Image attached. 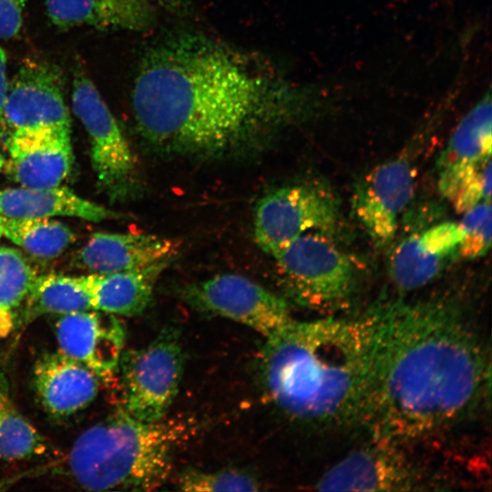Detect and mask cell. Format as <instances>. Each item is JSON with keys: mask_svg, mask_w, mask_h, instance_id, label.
<instances>
[{"mask_svg": "<svg viewBox=\"0 0 492 492\" xmlns=\"http://www.w3.org/2000/svg\"><path fill=\"white\" fill-rule=\"evenodd\" d=\"M150 4H157L169 9H178L186 4V0H148Z\"/></svg>", "mask_w": 492, "mask_h": 492, "instance_id": "obj_30", "label": "cell"}, {"mask_svg": "<svg viewBox=\"0 0 492 492\" xmlns=\"http://www.w3.org/2000/svg\"><path fill=\"white\" fill-rule=\"evenodd\" d=\"M45 5L49 20L60 29L141 31L155 18L148 0H46Z\"/></svg>", "mask_w": 492, "mask_h": 492, "instance_id": "obj_19", "label": "cell"}, {"mask_svg": "<svg viewBox=\"0 0 492 492\" xmlns=\"http://www.w3.org/2000/svg\"><path fill=\"white\" fill-rule=\"evenodd\" d=\"M332 466L316 482L321 491H418L436 483L400 448L373 438Z\"/></svg>", "mask_w": 492, "mask_h": 492, "instance_id": "obj_10", "label": "cell"}, {"mask_svg": "<svg viewBox=\"0 0 492 492\" xmlns=\"http://www.w3.org/2000/svg\"><path fill=\"white\" fill-rule=\"evenodd\" d=\"M272 257L288 293L302 306L334 313L352 302L357 268L324 231L304 233Z\"/></svg>", "mask_w": 492, "mask_h": 492, "instance_id": "obj_5", "label": "cell"}, {"mask_svg": "<svg viewBox=\"0 0 492 492\" xmlns=\"http://www.w3.org/2000/svg\"><path fill=\"white\" fill-rule=\"evenodd\" d=\"M490 356L453 303L382 305L372 381L359 424L405 445L463 422L488 398Z\"/></svg>", "mask_w": 492, "mask_h": 492, "instance_id": "obj_2", "label": "cell"}, {"mask_svg": "<svg viewBox=\"0 0 492 492\" xmlns=\"http://www.w3.org/2000/svg\"><path fill=\"white\" fill-rule=\"evenodd\" d=\"M180 243L155 234L96 232L77 255L78 265L91 273H109L146 268L173 260Z\"/></svg>", "mask_w": 492, "mask_h": 492, "instance_id": "obj_17", "label": "cell"}, {"mask_svg": "<svg viewBox=\"0 0 492 492\" xmlns=\"http://www.w3.org/2000/svg\"><path fill=\"white\" fill-rule=\"evenodd\" d=\"M27 0H0V39L15 37L23 23Z\"/></svg>", "mask_w": 492, "mask_h": 492, "instance_id": "obj_28", "label": "cell"}, {"mask_svg": "<svg viewBox=\"0 0 492 492\" xmlns=\"http://www.w3.org/2000/svg\"><path fill=\"white\" fill-rule=\"evenodd\" d=\"M5 124L6 137L71 132L62 76L54 65L35 58L26 59L20 65L9 84Z\"/></svg>", "mask_w": 492, "mask_h": 492, "instance_id": "obj_11", "label": "cell"}, {"mask_svg": "<svg viewBox=\"0 0 492 492\" xmlns=\"http://www.w3.org/2000/svg\"><path fill=\"white\" fill-rule=\"evenodd\" d=\"M3 220H4V216L0 215V237H2L4 234Z\"/></svg>", "mask_w": 492, "mask_h": 492, "instance_id": "obj_32", "label": "cell"}, {"mask_svg": "<svg viewBox=\"0 0 492 492\" xmlns=\"http://www.w3.org/2000/svg\"><path fill=\"white\" fill-rule=\"evenodd\" d=\"M491 201H482L464 212L458 223L462 240L457 255L463 259H477L484 256L491 246Z\"/></svg>", "mask_w": 492, "mask_h": 492, "instance_id": "obj_27", "label": "cell"}, {"mask_svg": "<svg viewBox=\"0 0 492 492\" xmlns=\"http://www.w3.org/2000/svg\"><path fill=\"white\" fill-rule=\"evenodd\" d=\"M125 337L124 326L116 315L93 309L60 315L56 323L58 351L100 378L118 368Z\"/></svg>", "mask_w": 492, "mask_h": 492, "instance_id": "obj_13", "label": "cell"}, {"mask_svg": "<svg viewBox=\"0 0 492 492\" xmlns=\"http://www.w3.org/2000/svg\"><path fill=\"white\" fill-rule=\"evenodd\" d=\"M172 260H164L146 268L83 276L91 308L106 313L133 316L149 304L154 287Z\"/></svg>", "mask_w": 492, "mask_h": 492, "instance_id": "obj_20", "label": "cell"}, {"mask_svg": "<svg viewBox=\"0 0 492 492\" xmlns=\"http://www.w3.org/2000/svg\"><path fill=\"white\" fill-rule=\"evenodd\" d=\"M184 354L177 328H164L148 345L123 352L118 362L124 411L144 422L166 416L179 392Z\"/></svg>", "mask_w": 492, "mask_h": 492, "instance_id": "obj_6", "label": "cell"}, {"mask_svg": "<svg viewBox=\"0 0 492 492\" xmlns=\"http://www.w3.org/2000/svg\"><path fill=\"white\" fill-rule=\"evenodd\" d=\"M4 166H5V158L0 150V172L2 171Z\"/></svg>", "mask_w": 492, "mask_h": 492, "instance_id": "obj_31", "label": "cell"}, {"mask_svg": "<svg viewBox=\"0 0 492 492\" xmlns=\"http://www.w3.org/2000/svg\"><path fill=\"white\" fill-rule=\"evenodd\" d=\"M0 215L8 218L67 216L99 222L121 214L86 200L66 187L11 188L0 190Z\"/></svg>", "mask_w": 492, "mask_h": 492, "instance_id": "obj_21", "label": "cell"}, {"mask_svg": "<svg viewBox=\"0 0 492 492\" xmlns=\"http://www.w3.org/2000/svg\"><path fill=\"white\" fill-rule=\"evenodd\" d=\"M338 216L337 200L323 186L281 187L260 200L254 216V239L264 252L273 256L304 233L332 230Z\"/></svg>", "mask_w": 492, "mask_h": 492, "instance_id": "obj_8", "label": "cell"}, {"mask_svg": "<svg viewBox=\"0 0 492 492\" xmlns=\"http://www.w3.org/2000/svg\"><path fill=\"white\" fill-rule=\"evenodd\" d=\"M9 83L6 74V55L0 46V139L5 140V107L7 98Z\"/></svg>", "mask_w": 492, "mask_h": 492, "instance_id": "obj_29", "label": "cell"}, {"mask_svg": "<svg viewBox=\"0 0 492 492\" xmlns=\"http://www.w3.org/2000/svg\"><path fill=\"white\" fill-rule=\"evenodd\" d=\"M382 305L359 316L292 319L266 338L260 374L289 417L323 427L359 423L370 388Z\"/></svg>", "mask_w": 492, "mask_h": 492, "instance_id": "obj_3", "label": "cell"}, {"mask_svg": "<svg viewBox=\"0 0 492 492\" xmlns=\"http://www.w3.org/2000/svg\"><path fill=\"white\" fill-rule=\"evenodd\" d=\"M6 171L23 187L60 186L73 165L71 132H39L6 137Z\"/></svg>", "mask_w": 492, "mask_h": 492, "instance_id": "obj_15", "label": "cell"}, {"mask_svg": "<svg viewBox=\"0 0 492 492\" xmlns=\"http://www.w3.org/2000/svg\"><path fill=\"white\" fill-rule=\"evenodd\" d=\"M4 234L32 256L52 259L74 241L71 229L50 218H8L4 216Z\"/></svg>", "mask_w": 492, "mask_h": 492, "instance_id": "obj_24", "label": "cell"}, {"mask_svg": "<svg viewBox=\"0 0 492 492\" xmlns=\"http://www.w3.org/2000/svg\"><path fill=\"white\" fill-rule=\"evenodd\" d=\"M48 451L46 438L15 405L8 380L0 368V460H26Z\"/></svg>", "mask_w": 492, "mask_h": 492, "instance_id": "obj_23", "label": "cell"}, {"mask_svg": "<svg viewBox=\"0 0 492 492\" xmlns=\"http://www.w3.org/2000/svg\"><path fill=\"white\" fill-rule=\"evenodd\" d=\"M462 236L458 223L445 221L403 239L390 255L389 273L394 284L409 292L430 283L457 254Z\"/></svg>", "mask_w": 492, "mask_h": 492, "instance_id": "obj_14", "label": "cell"}, {"mask_svg": "<svg viewBox=\"0 0 492 492\" xmlns=\"http://www.w3.org/2000/svg\"><path fill=\"white\" fill-rule=\"evenodd\" d=\"M179 296L194 310L240 323L265 338L293 319L282 298L239 274H219L188 284Z\"/></svg>", "mask_w": 492, "mask_h": 492, "instance_id": "obj_9", "label": "cell"}, {"mask_svg": "<svg viewBox=\"0 0 492 492\" xmlns=\"http://www.w3.org/2000/svg\"><path fill=\"white\" fill-rule=\"evenodd\" d=\"M24 302V322L92 309L83 276L36 275Z\"/></svg>", "mask_w": 492, "mask_h": 492, "instance_id": "obj_22", "label": "cell"}, {"mask_svg": "<svg viewBox=\"0 0 492 492\" xmlns=\"http://www.w3.org/2000/svg\"><path fill=\"white\" fill-rule=\"evenodd\" d=\"M415 181V167L406 158L398 157L374 168L355 186L354 214L375 246L384 248L394 241Z\"/></svg>", "mask_w": 492, "mask_h": 492, "instance_id": "obj_12", "label": "cell"}, {"mask_svg": "<svg viewBox=\"0 0 492 492\" xmlns=\"http://www.w3.org/2000/svg\"><path fill=\"white\" fill-rule=\"evenodd\" d=\"M100 377L90 368L59 351L37 359L33 386L43 408L56 417H67L89 405L99 390Z\"/></svg>", "mask_w": 492, "mask_h": 492, "instance_id": "obj_16", "label": "cell"}, {"mask_svg": "<svg viewBox=\"0 0 492 492\" xmlns=\"http://www.w3.org/2000/svg\"><path fill=\"white\" fill-rule=\"evenodd\" d=\"M187 434V425L177 419L144 422L122 410L80 434L67 455V470L87 490H154L169 477Z\"/></svg>", "mask_w": 492, "mask_h": 492, "instance_id": "obj_4", "label": "cell"}, {"mask_svg": "<svg viewBox=\"0 0 492 492\" xmlns=\"http://www.w3.org/2000/svg\"><path fill=\"white\" fill-rule=\"evenodd\" d=\"M72 109L84 126L91 145V162L98 184L113 200L134 190L137 164L118 121L93 80L77 62L73 70Z\"/></svg>", "mask_w": 492, "mask_h": 492, "instance_id": "obj_7", "label": "cell"}, {"mask_svg": "<svg viewBox=\"0 0 492 492\" xmlns=\"http://www.w3.org/2000/svg\"><path fill=\"white\" fill-rule=\"evenodd\" d=\"M179 489L190 492L257 491L260 484L251 474L236 469L202 471L187 469L178 478Z\"/></svg>", "mask_w": 492, "mask_h": 492, "instance_id": "obj_26", "label": "cell"}, {"mask_svg": "<svg viewBox=\"0 0 492 492\" xmlns=\"http://www.w3.org/2000/svg\"><path fill=\"white\" fill-rule=\"evenodd\" d=\"M36 273L18 251L0 246V339L10 334Z\"/></svg>", "mask_w": 492, "mask_h": 492, "instance_id": "obj_25", "label": "cell"}, {"mask_svg": "<svg viewBox=\"0 0 492 492\" xmlns=\"http://www.w3.org/2000/svg\"><path fill=\"white\" fill-rule=\"evenodd\" d=\"M302 100L266 58L192 33L150 46L131 90L136 126L150 145L208 158L251 145L296 115Z\"/></svg>", "mask_w": 492, "mask_h": 492, "instance_id": "obj_1", "label": "cell"}, {"mask_svg": "<svg viewBox=\"0 0 492 492\" xmlns=\"http://www.w3.org/2000/svg\"><path fill=\"white\" fill-rule=\"evenodd\" d=\"M491 97L487 92L462 118L438 162L442 195L491 158Z\"/></svg>", "mask_w": 492, "mask_h": 492, "instance_id": "obj_18", "label": "cell"}]
</instances>
